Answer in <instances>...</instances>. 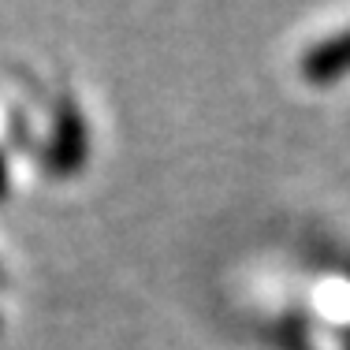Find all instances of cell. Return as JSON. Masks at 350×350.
<instances>
[{"mask_svg":"<svg viewBox=\"0 0 350 350\" xmlns=\"http://www.w3.org/2000/svg\"><path fill=\"white\" fill-rule=\"evenodd\" d=\"M82 161H86V123L79 108L64 101L56 108L53 138H49V168L56 175H71Z\"/></svg>","mask_w":350,"mask_h":350,"instance_id":"obj_1","label":"cell"},{"mask_svg":"<svg viewBox=\"0 0 350 350\" xmlns=\"http://www.w3.org/2000/svg\"><path fill=\"white\" fill-rule=\"evenodd\" d=\"M347 71H350V30L321 38L317 45L306 49V56H302V75L310 82H332Z\"/></svg>","mask_w":350,"mask_h":350,"instance_id":"obj_2","label":"cell"},{"mask_svg":"<svg viewBox=\"0 0 350 350\" xmlns=\"http://www.w3.org/2000/svg\"><path fill=\"white\" fill-rule=\"evenodd\" d=\"M8 190V157L0 153V194Z\"/></svg>","mask_w":350,"mask_h":350,"instance_id":"obj_3","label":"cell"}]
</instances>
